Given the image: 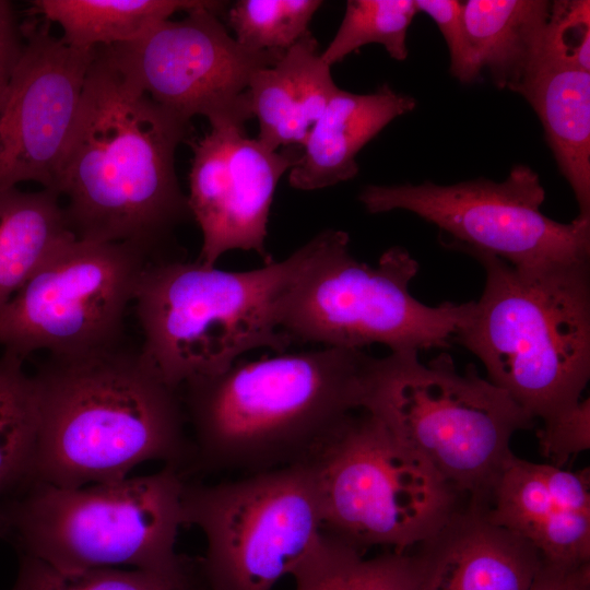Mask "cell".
I'll use <instances>...</instances> for the list:
<instances>
[{"label": "cell", "mask_w": 590, "mask_h": 590, "mask_svg": "<svg viewBox=\"0 0 590 590\" xmlns=\"http://www.w3.org/2000/svg\"><path fill=\"white\" fill-rule=\"evenodd\" d=\"M418 12L427 14L441 32L450 54V73L461 82L465 67L463 2L457 0H414Z\"/></svg>", "instance_id": "4dcf8cb0"}, {"label": "cell", "mask_w": 590, "mask_h": 590, "mask_svg": "<svg viewBox=\"0 0 590 590\" xmlns=\"http://www.w3.org/2000/svg\"><path fill=\"white\" fill-rule=\"evenodd\" d=\"M23 30L10 1L0 0V101L23 48Z\"/></svg>", "instance_id": "1f68e13d"}, {"label": "cell", "mask_w": 590, "mask_h": 590, "mask_svg": "<svg viewBox=\"0 0 590 590\" xmlns=\"http://www.w3.org/2000/svg\"><path fill=\"white\" fill-rule=\"evenodd\" d=\"M413 551L421 590H530L542 564L529 542L469 500Z\"/></svg>", "instance_id": "e0dca14e"}, {"label": "cell", "mask_w": 590, "mask_h": 590, "mask_svg": "<svg viewBox=\"0 0 590 590\" xmlns=\"http://www.w3.org/2000/svg\"><path fill=\"white\" fill-rule=\"evenodd\" d=\"M530 590H590V564L560 567L542 562Z\"/></svg>", "instance_id": "d6a6232c"}, {"label": "cell", "mask_w": 590, "mask_h": 590, "mask_svg": "<svg viewBox=\"0 0 590 590\" xmlns=\"http://www.w3.org/2000/svg\"><path fill=\"white\" fill-rule=\"evenodd\" d=\"M224 5L208 1L179 21L165 20L133 42L106 48L132 85L184 120L245 125L252 118V75L283 54L241 46L217 17Z\"/></svg>", "instance_id": "4fadbf2b"}, {"label": "cell", "mask_w": 590, "mask_h": 590, "mask_svg": "<svg viewBox=\"0 0 590 590\" xmlns=\"http://www.w3.org/2000/svg\"><path fill=\"white\" fill-rule=\"evenodd\" d=\"M206 0H35L36 13L57 23L69 46L93 50L133 42L179 11Z\"/></svg>", "instance_id": "603a6c76"}, {"label": "cell", "mask_w": 590, "mask_h": 590, "mask_svg": "<svg viewBox=\"0 0 590 590\" xmlns=\"http://www.w3.org/2000/svg\"><path fill=\"white\" fill-rule=\"evenodd\" d=\"M544 199L538 173L523 164L499 182L370 185L358 194L369 213L410 211L447 235L445 246L486 253L516 268L590 261V219L554 221L540 210Z\"/></svg>", "instance_id": "8fae6325"}, {"label": "cell", "mask_w": 590, "mask_h": 590, "mask_svg": "<svg viewBox=\"0 0 590 590\" xmlns=\"http://www.w3.org/2000/svg\"><path fill=\"white\" fill-rule=\"evenodd\" d=\"M369 355L327 347L237 361L181 387L193 465L251 474L305 463L359 410Z\"/></svg>", "instance_id": "3957f363"}, {"label": "cell", "mask_w": 590, "mask_h": 590, "mask_svg": "<svg viewBox=\"0 0 590 590\" xmlns=\"http://www.w3.org/2000/svg\"><path fill=\"white\" fill-rule=\"evenodd\" d=\"M49 22L22 26L23 48L0 101V193L21 182L55 190L93 50L49 32Z\"/></svg>", "instance_id": "5bb4252c"}, {"label": "cell", "mask_w": 590, "mask_h": 590, "mask_svg": "<svg viewBox=\"0 0 590 590\" xmlns=\"http://www.w3.org/2000/svg\"><path fill=\"white\" fill-rule=\"evenodd\" d=\"M551 1L469 0L463 2L465 67L461 83L484 70L502 90L518 93L545 47Z\"/></svg>", "instance_id": "ffe728a7"}, {"label": "cell", "mask_w": 590, "mask_h": 590, "mask_svg": "<svg viewBox=\"0 0 590 590\" xmlns=\"http://www.w3.org/2000/svg\"><path fill=\"white\" fill-rule=\"evenodd\" d=\"M185 524L198 528L208 590H272L319 548L324 533L307 462L215 484L186 482Z\"/></svg>", "instance_id": "30bf717a"}, {"label": "cell", "mask_w": 590, "mask_h": 590, "mask_svg": "<svg viewBox=\"0 0 590 590\" xmlns=\"http://www.w3.org/2000/svg\"><path fill=\"white\" fill-rule=\"evenodd\" d=\"M319 0H239L227 11L235 39L256 51L284 54L305 33Z\"/></svg>", "instance_id": "83f0119b"}, {"label": "cell", "mask_w": 590, "mask_h": 590, "mask_svg": "<svg viewBox=\"0 0 590 590\" xmlns=\"http://www.w3.org/2000/svg\"><path fill=\"white\" fill-rule=\"evenodd\" d=\"M55 190L0 193V308L70 239Z\"/></svg>", "instance_id": "7402d4cb"}, {"label": "cell", "mask_w": 590, "mask_h": 590, "mask_svg": "<svg viewBox=\"0 0 590 590\" xmlns=\"http://www.w3.org/2000/svg\"><path fill=\"white\" fill-rule=\"evenodd\" d=\"M484 511L495 524L529 542L543 563L590 564V471L517 457L505 461Z\"/></svg>", "instance_id": "2e32d148"}, {"label": "cell", "mask_w": 590, "mask_h": 590, "mask_svg": "<svg viewBox=\"0 0 590 590\" xmlns=\"http://www.w3.org/2000/svg\"><path fill=\"white\" fill-rule=\"evenodd\" d=\"M416 13L414 0H349L343 20L320 57L331 67L362 46L376 43L402 61L408 57L406 33Z\"/></svg>", "instance_id": "4316f807"}, {"label": "cell", "mask_w": 590, "mask_h": 590, "mask_svg": "<svg viewBox=\"0 0 590 590\" xmlns=\"http://www.w3.org/2000/svg\"><path fill=\"white\" fill-rule=\"evenodd\" d=\"M415 99L388 84L356 94L338 88L312 126L290 169V185L317 190L351 180L358 173L356 155L389 122L410 113Z\"/></svg>", "instance_id": "ac0fdd59"}, {"label": "cell", "mask_w": 590, "mask_h": 590, "mask_svg": "<svg viewBox=\"0 0 590 590\" xmlns=\"http://www.w3.org/2000/svg\"><path fill=\"white\" fill-rule=\"evenodd\" d=\"M319 249L282 305L280 327L290 340L359 350L379 343L391 352L449 347L473 302L428 306L409 285L418 262L402 247L377 266L356 260L349 235L327 229Z\"/></svg>", "instance_id": "ba28073f"}, {"label": "cell", "mask_w": 590, "mask_h": 590, "mask_svg": "<svg viewBox=\"0 0 590 590\" xmlns=\"http://www.w3.org/2000/svg\"><path fill=\"white\" fill-rule=\"evenodd\" d=\"M204 587L199 559L189 557L179 567L167 570L115 567L63 570L23 554L11 590H203Z\"/></svg>", "instance_id": "484cf974"}, {"label": "cell", "mask_w": 590, "mask_h": 590, "mask_svg": "<svg viewBox=\"0 0 590 590\" xmlns=\"http://www.w3.org/2000/svg\"><path fill=\"white\" fill-rule=\"evenodd\" d=\"M203 590H208V589H206V587H204V589H203Z\"/></svg>", "instance_id": "e575fe53"}, {"label": "cell", "mask_w": 590, "mask_h": 590, "mask_svg": "<svg viewBox=\"0 0 590 590\" xmlns=\"http://www.w3.org/2000/svg\"><path fill=\"white\" fill-rule=\"evenodd\" d=\"M5 531L3 518L0 512V534Z\"/></svg>", "instance_id": "836d02e7"}, {"label": "cell", "mask_w": 590, "mask_h": 590, "mask_svg": "<svg viewBox=\"0 0 590 590\" xmlns=\"http://www.w3.org/2000/svg\"><path fill=\"white\" fill-rule=\"evenodd\" d=\"M292 577L295 590H421L422 582L414 551H387L367 558L326 533L319 548Z\"/></svg>", "instance_id": "cb8c5ba5"}, {"label": "cell", "mask_w": 590, "mask_h": 590, "mask_svg": "<svg viewBox=\"0 0 590 590\" xmlns=\"http://www.w3.org/2000/svg\"><path fill=\"white\" fill-rule=\"evenodd\" d=\"M190 130L95 48L55 182L75 238L128 244L152 262L178 259L173 234L192 216L175 154Z\"/></svg>", "instance_id": "6da1fadb"}, {"label": "cell", "mask_w": 590, "mask_h": 590, "mask_svg": "<svg viewBox=\"0 0 590 590\" xmlns=\"http://www.w3.org/2000/svg\"><path fill=\"white\" fill-rule=\"evenodd\" d=\"M152 261L122 243L67 241L0 308V347L26 359L120 344L123 318Z\"/></svg>", "instance_id": "7c38bea8"}, {"label": "cell", "mask_w": 590, "mask_h": 590, "mask_svg": "<svg viewBox=\"0 0 590 590\" xmlns=\"http://www.w3.org/2000/svg\"><path fill=\"white\" fill-rule=\"evenodd\" d=\"M320 235L281 261L231 272L199 261L150 263L134 296L143 357L172 387L217 375L256 349L282 354L284 299L316 256Z\"/></svg>", "instance_id": "5b68a950"}, {"label": "cell", "mask_w": 590, "mask_h": 590, "mask_svg": "<svg viewBox=\"0 0 590 590\" xmlns=\"http://www.w3.org/2000/svg\"><path fill=\"white\" fill-rule=\"evenodd\" d=\"M320 54L308 31L274 64L252 75L247 93L259 122L256 138L268 149H302L339 88Z\"/></svg>", "instance_id": "d6986e66"}, {"label": "cell", "mask_w": 590, "mask_h": 590, "mask_svg": "<svg viewBox=\"0 0 590 590\" xmlns=\"http://www.w3.org/2000/svg\"><path fill=\"white\" fill-rule=\"evenodd\" d=\"M519 94L540 118L545 138L578 203L590 219V72L558 58L545 44Z\"/></svg>", "instance_id": "44dd1931"}, {"label": "cell", "mask_w": 590, "mask_h": 590, "mask_svg": "<svg viewBox=\"0 0 590 590\" xmlns=\"http://www.w3.org/2000/svg\"><path fill=\"white\" fill-rule=\"evenodd\" d=\"M359 410L480 506L512 453L511 437L535 422L474 365L460 373L447 353L424 364L417 351L368 357Z\"/></svg>", "instance_id": "8992f818"}, {"label": "cell", "mask_w": 590, "mask_h": 590, "mask_svg": "<svg viewBox=\"0 0 590 590\" xmlns=\"http://www.w3.org/2000/svg\"><path fill=\"white\" fill-rule=\"evenodd\" d=\"M542 455L552 464L563 468L573 457L590 448V400L581 399L575 406L543 423L538 432Z\"/></svg>", "instance_id": "f546056e"}, {"label": "cell", "mask_w": 590, "mask_h": 590, "mask_svg": "<svg viewBox=\"0 0 590 590\" xmlns=\"http://www.w3.org/2000/svg\"><path fill=\"white\" fill-rule=\"evenodd\" d=\"M545 43L558 58L590 72V2L551 1Z\"/></svg>", "instance_id": "f1b7e54d"}, {"label": "cell", "mask_w": 590, "mask_h": 590, "mask_svg": "<svg viewBox=\"0 0 590 590\" xmlns=\"http://www.w3.org/2000/svg\"><path fill=\"white\" fill-rule=\"evenodd\" d=\"M23 362L0 356V497L27 483L36 451L37 397Z\"/></svg>", "instance_id": "d4e9b609"}, {"label": "cell", "mask_w": 590, "mask_h": 590, "mask_svg": "<svg viewBox=\"0 0 590 590\" xmlns=\"http://www.w3.org/2000/svg\"><path fill=\"white\" fill-rule=\"evenodd\" d=\"M32 377L38 436L26 484L75 488L127 477L148 461L181 471L193 464L181 390L140 351L119 344L48 355Z\"/></svg>", "instance_id": "7a4b0ae2"}, {"label": "cell", "mask_w": 590, "mask_h": 590, "mask_svg": "<svg viewBox=\"0 0 590 590\" xmlns=\"http://www.w3.org/2000/svg\"><path fill=\"white\" fill-rule=\"evenodd\" d=\"M186 482L181 470L164 465L152 474L75 488L28 483L0 512L24 555L59 569L167 570L188 559L176 551Z\"/></svg>", "instance_id": "52a82bcc"}, {"label": "cell", "mask_w": 590, "mask_h": 590, "mask_svg": "<svg viewBox=\"0 0 590 590\" xmlns=\"http://www.w3.org/2000/svg\"><path fill=\"white\" fill-rule=\"evenodd\" d=\"M309 464L323 532L364 553L437 533L469 498L368 413L349 416Z\"/></svg>", "instance_id": "9c48e42d"}, {"label": "cell", "mask_w": 590, "mask_h": 590, "mask_svg": "<svg viewBox=\"0 0 590 590\" xmlns=\"http://www.w3.org/2000/svg\"><path fill=\"white\" fill-rule=\"evenodd\" d=\"M483 293L453 340L534 420L575 406L590 378V261L516 268L471 252Z\"/></svg>", "instance_id": "277c9868"}, {"label": "cell", "mask_w": 590, "mask_h": 590, "mask_svg": "<svg viewBox=\"0 0 590 590\" xmlns=\"http://www.w3.org/2000/svg\"><path fill=\"white\" fill-rule=\"evenodd\" d=\"M192 149L188 204L202 233L198 261L215 267L229 250L256 251L264 263L267 225L275 188L300 158V148L272 151L248 137L245 125L211 127Z\"/></svg>", "instance_id": "9a60e30c"}]
</instances>
